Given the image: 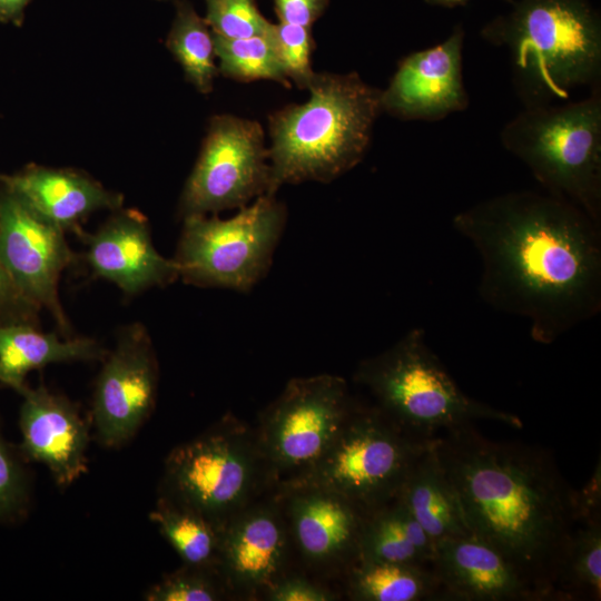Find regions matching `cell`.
<instances>
[{"instance_id":"obj_1","label":"cell","mask_w":601,"mask_h":601,"mask_svg":"<svg viewBox=\"0 0 601 601\" xmlns=\"http://www.w3.org/2000/svg\"><path fill=\"white\" fill-rule=\"evenodd\" d=\"M453 226L481 258L482 299L528 318L534 341L550 344L600 312V225L575 205L511 191L460 211Z\"/></svg>"},{"instance_id":"obj_2","label":"cell","mask_w":601,"mask_h":601,"mask_svg":"<svg viewBox=\"0 0 601 601\" xmlns=\"http://www.w3.org/2000/svg\"><path fill=\"white\" fill-rule=\"evenodd\" d=\"M433 446L471 533L518 565L548 600H558L555 582L581 501L552 459L489 440L472 424L436 435Z\"/></svg>"},{"instance_id":"obj_3","label":"cell","mask_w":601,"mask_h":601,"mask_svg":"<svg viewBox=\"0 0 601 601\" xmlns=\"http://www.w3.org/2000/svg\"><path fill=\"white\" fill-rule=\"evenodd\" d=\"M481 36L508 51L525 107L601 88V18L591 0H514Z\"/></svg>"},{"instance_id":"obj_4","label":"cell","mask_w":601,"mask_h":601,"mask_svg":"<svg viewBox=\"0 0 601 601\" xmlns=\"http://www.w3.org/2000/svg\"><path fill=\"white\" fill-rule=\"evenodd\" d=\"M309 99L269 116L270 184L267 195L286 184L329 183L364 157L381 92L357 72H315Z\"/></svg>"},{"instance_id":"obj_5","label":"cell","mask_w":601,"mask_h":601,"mask_svg":"<svg viewBox=\"0 0 601 601\" xmlns=\"http://www.w3.org/2000/svg\"><path fill=\"white\" fill-rule=\"evenodd\" d=\"M548 194L601 221V88L577 101L525 107L500 132Z\"/></svg>"},{"instance_id":"obj_6","label":"cell","mask_w":601,"mask_h":601,"mask_svg":"<svg viewBox=\"0 0 601 601\" xmlns=\"http://www.w3.org/2000/svg\"><path fill=\"white\" fill-rule=\"evenodd\" d=\"M354 380L368 390L375 406L387 417L423 439L477 420L522 426L516 415L465 394L430 348L421 328L361 362Z\"/></svg>"},{"instance_id":"obj_7","label":"cell","mask_w":601,"mask_h":601,"mask_svg":"<svg viewBox=\"0 0 601 601\" xmlns=\"http://www.w3.org/2000/svg\"><path fill=\"white\" fill-rule=\"evenodd\" d=\"M433 439L403 430L377 406L354 403L323 455L305 472L278 485L279 494L302 489L331 491L370 513L397 497Z\"/></svg>"},{"instance_id":"obj_8","label":"cell","mask_w":601,"mask_h":601,"mask_svg":"<svg viewBox=\"0 0 601 601\" xmlns=\"http://www.w3.org/2000/svg\"><path fill=\"white\" fill-rule=\"evenodd\" d=\"M266 481L256 433L227 415L168 454L160 496L223 528Z\"/></svg>"},{"instance_id":"obj_9","label":"cell","mask_w":601,"mask_h":601,"mask_svg":"<svg viewBox=\"0 0 601 601\" xmlns=\"http://www.w3.org/2000/svg\"><path fill=\"white\" fill-rule=\"evenodd\" d=\"M287 210L275 195H263L234 216L183 218L174 260L179 278L199 287L250 292L268 273Z\"/></svg>"},{"instance_id":"obj_10","label":"cell","mask_w":601,"mask_h":601,"mask_svg":"<svg viewBox=\"0 0 601 601\" xmlns=\"http://www.w3.org/2000/svg\"><path fill=\"white\" fill-rule=\"evenodd\" d=\"M354 403L339 376L290 380L263 411L256 431L269 480L280 485L309 469L334 441Z\"/></svg>"},{"instance_id":"obj_11","label":"cell","mask_w":601,"mask_h":601,"mask_svg":"<svg viewBox=\"0 0 601 601\" xmlns=\"http://www.w3.org/2000/svg\"><path fill=\"white\" fill-rule=\"evenodd\" d=\"M269 152L258 121L231 115L211 118L179 201L180 216L243 208L267 195Z\"/></svg>"},{"instance_id":"obj_12","label":"cell","mask_w":601,"mask_h":601,"mask_svg":"<svg viewBox=\"0 0 601 601\" xmlns=\"http://www.w3.org/2000/svg\"><path fill=\"white\" fill-rule=\"evenodd\" d=\"M65 233L0 185L1 260L20 294L38 309H47L59 329L68 334L70 328L58 285L75 254Z\"/></svg>"},{"instance_id":"obj_13","label":"cell","mask_w":601,"mask_h":601,"mask_svg":"<svg viewBox=\"0 0 601 601\" xmlns=\"http://www.w3.org/2000/svg\"><path fill=\"white\" fill-rule=\"evenodd\" d=\"M98 375L91 422L98 442L119 447L135 436L154 410L158 384L156 355L144 326L121 331Z\"/></svg>"},{"instance_id":"obj_14","label":"cell","mask_w":601,"mask_h":601,"mask_svg":"<svg viewBox=\"0 0 601 601\" xmlns=\"http://www.w3.org/2000/svg\"><path fill=\"white\" fill-rule=\"evenodd\" d=\"M465 32L457 24L442 42L400 60L381 107L402 120L439 121L469 107L463 81Z\"/></svg>"},{"instance_id":"obj_15","label":"cell","mask_w":601,"mask_h":601,"mask_svg":"<svg viewBox=\"0 0 601 601\" xmlns=\"http://www.w3.org/2000/svg\"><path fill=\"white\" fill-rule=\"evenodd\" d=\"M432 569L442 600H548L518 565L472 533L436 542Z\"/></svg>"},{"instance_id":"obj_16","label":"cell","mask_w":601,"mask_h":601,"mask_svg":"<svg viewBox=\"0 0 601 601\" xmlns=\"http://www.w3.org/2000/svg\"><path fill=\"white\" fill-rule=\"evenodd\" d=\"M18 394L22 396L20 452L43 464L58 485L73 483L87 472L89 423L72 402L43 385H26Z\"/></svg>"},{"instance_id":"obj_17","label":"cell","mask_w":601,"mask_h":601,"mask_svg":"<svg viewBox=\"0 0 601 601\" xmlns=\"http://www.w3.org/2000/svg\"><path fill=\"white\" fill-rule=\"evenodd\" d=\"M85 238V257L93 274L127 295L179 278L174 258L155 248L148 221L138 211H119Z\"/></svg>"},{"instance_id":"obj_18","label":"cell","mask_w":601,"mask_h":601,"mask_svg":"<svg viewBox=\"0 0 601 601\" xmlns=\"http://www.w3.org/2000/svg\"><path fill=\"white\" fill-rule=\"evenodd\" d=\"M288 535L272 506L248 505L221 530L217 569L228 589L268 590L283 577Z\"/></svg>"},{"instance_id":"obj_19","label":"cell","mask_w":601,"mask_h":601,"mask_svg":"<svg viewBox=\"0 0 601 601\" xmlns=\"http://www.w3.org/2000/svg\"><path fill=\"white\" fill-rule=\"evenodd\" d=\"M288 502L295 541L304 558L318 565L359 561V542L367 513L348 499L325 490L302 489L279 494Z\"/></svg>"},{"instance_id":"obj_20","label":"cell","mask_w":601,"mask_h":601,"mask_svg":"<svg viewBox=\"0 0 601 601\" xmlns=\"http://www.w3.org/2000/svg\"><path fill=\"white\" fill-rule=\"evenodd\" d=\"M0 185L30 210L63 231L100 209H118L122 198L92 178L70 169L28 166L12 175H0Z\"/></svg>"},{"instance_id":"obj_21","label":"cell","mask_w":601,"mask_h":601,"mask_svg":"<svg viewBox=\"0 0 601 601\" xmlns=\"http://www.w3.org/2000/svg\"><path fill=\"white\" fill-rule=\"evenodd\" d=\"M105 356L101 345L90 337H60L28 322L0 324V384L17 393L27 385L26 376L33 370Z\"/></svg>"},{"instance_id":"obj_22","label":"cell","mask_w":601,"mask_h":601,"mask_svg":"<svg viewBox=\"0 0 601 601\" xmlns=\"http://www.w3.org/2000/svg\"><path fill=\"white\" fill-rule=\"evenodd\" d=\"M433 440L414 464L397 497L436 543L471 531L455 491L439 462Z\"/></svg>"},{"instance_id":"obj_23","label":"cell","mask_w":601,"mask_h":601,"mask_svg":"<svg viewBox=\"0 0 601 601\" xmlns=\"http://www.w3.org/2000/svg\"><path fill=\"white\" fill-rule=\"evenodd\" d=\"M434 555L435 542L398 497L367 513L359 561L432 565Z\"/></svg>"},{"instance_id":"obj_24","label":"cell","mask_w":601,"mask_h":601,"mask_svg":"<svg viewBox=\"0 0 601 601\" xmlns=\"http://www.w3.org/2000/svg\"><path fill=\"white\" fill-rule=\"evenodd\" d=\"M581 518L555 582L558 600H599L601 592L600 494L582 492Z\"/></svg>"},{"instance_id":"obj_25","label":"cell","mask_w":601,"mask_h":601,"mask_svg":"<svg viewBox=\"0 0 601 601\" xmlns=\"http://www.w3.org/2000/svg\"><path fill=\"white\" fill-rule=\"evenodd\" d=\"M348 590L361 601L442 600L432 565L359 561L348 570Z\"/></svg>"},{"instance_id":"obj_26","label":"cell","mask_w":601,"mask_h":601,"mask_svg":"<svg viewBox=\"0 0 601 601\" xmlns=\"http://www.w3.org/2000/svg\"><path fill=\"white\" fill-rule=\"evenodd\" d=\"M149 519L158 526L184 564L217 569L223 528L161 496Z\"/></svg>"},{"instance_id":"obj_27","label":"cell","mask_w":601,"mask_h":601,"mask_svg":"<svg viewBox=\"0 0 601 601\" xmlns=\"http://www.w3.org/2000/svg\"><path fill=\"white\" fill-rule=\"evenodd\" d=\"M166 46L183 67L187 80L199 92L209 93L218 73L214 35L205 19L186 0L176 3Z\"/></svg>"},{"instance_id":"obj_28","label":"cell","mask_w":601,"mask_h":601,"mask_svg":"<svg viewBox=\"0 0 601 601\" xmlns=\"http://www.w3.org/2000/svg\"><path fill=\"white\" fill-rule=\"evenodd\" d=\"M213 35L218 72L223 76L243 82L266 79L290 86L264 35L237 39Z\"/></svg>"},{"instance_id":"obj_29","label":"cell","mask_w":601,"mask_h":601,"mask_svg":"<svg viewBox=\"0 0 601 601\" xmlns=\"http://www.w3.org/2000/svg\"><path fill=\"white\" fill-rule=\"evenodd\" d=\"M264 36L287 79L298 88L307 89L315 76L311 63L313 50L311 28L284 21L269 22Z\"/></svg>"},{"instance_id":"obj_30","label":"cell","mask_w":601,"mask_h":601,"mask_svg":"<svg viewBox=\"0 0 601 601\" xmlns=\"http://www.w3.org/2000/svg\"><path fill=\"white\" fill-rule=\"evenodd\" d=\"M227 585L219 571L184 564L166 574L145 594L148 601H215L226 594Z\"/></svg>"},{"instance_id":"obj_31","label":"cell","mask_w":601,"mask_h":601,"mask_svg":"<svg viewBox=\"0 0 601 601\" xmlns=\"http://www.w3.org/2000/svg\"><path fill=\"white\" fill-rule=\"evenodd\" d=\"M210 30L221 37L237 39L263 36L269 21L255 0H205Z\"/></svg>"},{"instance_id":"obj_32","label":"cell","mask_w":601,"mask_h":601,"mask_svg":"<svg viewBox=\"0 0 601 601\" xmlns=\"http://www.w3.org/2000/svg\"><path fill=\"white\" fill-rule=\"evenodd\" d=\"M28 501L29 487L23 467L0 432V522L20 518Z\"/></svg>"},{"instance_id":"obj_33","label":"cell","mask_w":601,"mask_h":601,"mask_svg":"<svg viewBox=\"0 0 601 601\" xmlns=\"http://www.w3.org/2000/svg\"><path fill=\"white\" fill-rule=\"evenodd\" d=\"M272 601H332L337 599L328 589L300 577H282L267 591Z\"/></svg>"},{"instance_id":"obj_34","label":"cell","mask_w":601,"mask_h":601,"mask_svg":"<svg viewBox=\"0 0 601 601\" xmlns=\"http://www.w3.org/2000/svg\"><path fill=\"white\" fill-rule=\"evenodd\" d=\"M36 309L17 289L0 257V324L31 323Z\"/></svg>"},{"instance_id":"obj_35","label":"cell","mask_w":601,"mask_h":601,"mask_svg":"<svg viewBox=\"0 0 601 601\" xmlns=\"http://www.w3.org/2000/svg\"><path fill=\"white\" fill-rule=\"evenodd\" d=\"M279 21L311 28L323 14L328 0H274Z\"/></svg>"},{"instance_id":"obj_36","label":"cell","mask_w":601,"mask_h":601,"mask_svg":"<svg viewBox=\"0 0 601 601\" xmlns=\"http://www.w3.org/2000/svg\"><path fill=\"white\" fill-rule=\"evenodd\" d=\"M31 0H0V22L21 27Z\"/></svg>"},{"instance_id":"obj_37","label":"cell","mask_w":601,"mask_h":601,"mask_svg":"<svg viewBox=\"0 0 601 601\" xmlns=\"http://www.w3.org/2000/svg\"><path fill=\"white\" fill-rule=\"evenodd\" d=\"M424 1L432 6L454 8V7L466 3L469 0H424ZM508 1H511V0H508Z\"/></svg>"}]
</instances>
